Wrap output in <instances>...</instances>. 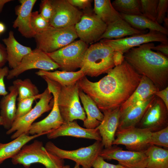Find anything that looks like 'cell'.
Wrapping results in <instances>:
<instances>
[{"label":"cell","instance_id":"obj_1","mask_svg":"<svg viewBox=\"0 0 168 168\" xmlns=\"http://www.w3.org/2000/svg\"><path fill=\"white\" fill-rule=\"evenodd\" d=\"M97 82L85 76L77 82L79 89L89 96L102 111L120 107L130 97L142 76L125 60Z\"/></svg>","mask_w":168,"mask_h":168},{"label":"cell","instance_id":"obj_2","mask_svg":"<svg viewBox=\"0 0 168 168\" xmlns=\"http://www.w3.org/2000/svg\"><path fill=\"white\" fill-rule=\"evenodd\" d=\"M152 42L132 48L124 54V60L140 75L150 79L162 90L168 85V58L152 49Z\"/></svg>","mask_w":168,"mask_h":168},{"label":"cell","instance_id":"obj_3","mask_svg":"<svg viewBox=\"0 0 168 168\" xmlns=\"http://www.w3.org/2000/svg\"><path fill=\"white\" fill-rule=\"evenodd\" d=\"M114 52L111 47L100 41L91 44L85 53L80 70L91 77L107 73L115 67Z\"/></svg>","mask_w":168,"mask_h":168},{"label":"cell","instance_id":"obj_4","mask_svg":"<svg viewBox=\"0 0 168 168\" xmlns=\"http://www.w3.org/2000/svg\"><path fill=\"white\" fill-rule=\"evenodd\" d=\"M11 159L13 165H21L26 168H29L35 163L41 164L45 168H56L64 165V159L48 152L43 146L42 142L36 140L24 145Z\"/></svg>","mask_w":168,"mask_h":168},{"label":"cell","instance_id":"obj_5","mask_svg":"<svg viewBox=\"0 0 168 168\" xmlns=\"http://www.w3.org/2000/svg\"><path fill=\"white\" fill-rule=\"evenodd\" d=\"M77 82L68 86H62L57 83L58 103L64 122L80 119L84 122L86 118L84 108L80 101Z\"/></svg>","mask_w":168,"mask_h":168},{"label":"cell","instance_id":"obj_6","mask_svg":"<svg viewBox=\"0 0 168 168\" xmlns=\"http://www.w3.org/2000/svg\"><path fill=\"white\" fill-rule=\"evenodd\" d=\"M53 104V96L47 87L34 107L26 115L15 119L6 134H12L11 136L12 140L23 134H29V128L34 121L44 113L51 110Z\"/></svg>","mask_w":168,"mask_h":168},{"label":"cell","instance_id":"obj_7","mask_svg":"<svg viewBox=\"0 0 168 168\" xmlns=\"http://www.w3.org/2000/svg\"><path fill=\"white\" fill-rule=\"evenodd\" d=\"M74 26L57 28L51 27L36 34L34 38L36 48L48 54L69 44L77 38Z\"/></svg>","mask_w":168,"mask_h":168},{"label":"cell","instance_id":"obj_8","mask_svg":"<svg viewBox=\"0 0 168 168\" xmlns=\"http://www.w3.org/2000/svg\"><path fill=\"white\" fill-rule=\"evenodd\" d=\"M44 147L47 151L60 158L72 160L82 168L92 167L96 158L99 156L104 146L101 141H96L92 144L73 150L61 149L51 141L47 142Z\"/></svg>","mask_w":168,"mask_h":168},{"label":"cell","instance_id":"obj_9","mask_svg":"<svg viewBox=\"0 0 168 168\" xmlns=\"http://www.w3.org/2000/svg\"><path fill=\"white\" fill-rule=\"evenodd\" d=\"M87 44L80 40L74 41L53 52L47 54L63 71H74L80 68Z\"/></svg>","mask_w":168,"mask_h":168},{"label":"cell","instance_id":"obj_10","mask_svg":"<svg viewBox=\"0 0 168 168\" xmlns=\"http://www.w3.org/2000/svg\"><path fill=\"white\" fill-rule=\"evenodd\" d=\"M151 132L137 127L117 130L113 145H122L128 150L144 152L150 145L149 141Z\"/></svg>","mask_w":168,"mask_h":168},{"label":"cell","instance_id":"obj_11","mask_svg":"<svg viewBox=\"0 0 168 168\" xmlns=\"http://www.w3.org/2000/svg\"><path fill=\"white\" fill-rule=\"evenodd\" d=\"M58 68H60L59 66L47 53L36 48L26 55L17 67L9 71L7 78L12 79L25 72L32 69L50 71Z\"/></svg>","mask_w":168,"mask_h":168},{"label":"cell","instance_id":"obj_12","mask_svg":"<svg viewBox=\"0 0 168 168\" xmlns=\"http://www.w3.org/2000/svg\"><path fill=\"white\" fill-rule=\"evenodd\" d=\"M47 88L52 94L54 104L49 114L42 120L34 123L30 126L29 134H47L59 128L64 121L61 115L58 103L57 84L49 80L46 82Z\"/></svg>","mask_w":168,"mask_h":168},{"label":"cell","instance_id":"obj_13","mask_svg":"<svg viewBox=\"0 0 168 168\" xmlns=\"http://www.w3.org/2000/svg\"><path fill=\"white\" fill-rule=\"evenodd\" d=\"M100 42L109 45L114 51L124 54L132 48L145 43L158 42L168 44V38L167 35L160 32L149 30L148 32L120 39H102Z\"/></svg>","mask_w":168,"mask_h":168},{"label":"cell","instance_id":"obj_14","mask_svg":"<svg viewBox=\"0 0 168 168\" xmlns=\"http://www.w3.org/2000/svg\"><path fill=\"white\" fill-rule=\"evenodd\" d=\"M168 126V109L156 97L136 127L155 132Z\"/></svg>","mask_w":168,"mask_h":168},{"label":"cell","instance_id":"obj_15","mask_svg":"<svg viewBox=\"0 0 168 168\" xmlns=\"http://www.w3.org/2000/svg\"><path fill=\"white\" fill-rule=\"evenodd\" d=\"M53 12L49 21L50 26L60 28L74 26L80 20L82 12L67 0H51Z\"/></svg>","mask_w":168,"mask_h":168},{"label":"cell","instance_id":"obj_16","mask_svg":"<svg viewBox=\"0 0 168 168\" xmlns=\"http://www.w3.org/2000/svg\"><path fill=\"white\" fill-rule=\"evenodd\" d=\"M99 156L104 160H116L127 168H146L147 162L144 152L124 150L116 145L103 149Z\"/></svg>","mask_w":168,"mask_h":168},{"label":"cell","instance_id":"obj_17","mask_svg":"<svg viewBox=\"0 0 168 168\" xmlns=\"http://www.w3.org/2000/svg\"><path fill=\"white\" fill-rule=\"evenodd\" d=\"M107 27V25L95 14H83L74 26L78 37L87 44L99 40Z\"/></svg>","mask_w":168,"mask_h":168},{"label":"cell","instance_id":"obj_18","mask_svg":"<svg viewBox=\"0 0 168 168\" xmlns=\"http://www.w3.org/2000/svg\"><path fill=\"white\" fill-rule=\"evenodd\" d=\"M103 119L96 127L101 138V142L105 148L111 147L115 138L121 112L120 107L102 111Z\"/></svg>","mask_w":168,"mask_h":168},{"label":"cell","instance_id":"obj_19","mask_svg":"<svg viewBox=\"0 0 168 168\" xmlns=\"http://www.w3.org/2000/svg\"><path fill=\"white\" fill-rule=\"evenodd\" d=\"M71 136L101 141L97 128L88 129L82 127L75 121L64 122L58 128L47 134L49 139L61 136Z\"/></svg>","mask_w":168,"mask_h":168},{"label":"cell","instance_id":"obj_20","mask_svg":"<svg viewBox=\"0 0 168 168\" xmlns=\"http://www.w3.org/2000/svg\"><path fill=\"white\" fill-rule=\"evenodd\" d=\"M36 0H20L21 4L16 9L17 17L14 21L13 27L17 28L22 35L26 38L34 37L36 34L32 30L30 20L32 8Z\"/></svg>","mask_w":168,"mask_h":168},{"label":"cell","instance_id":"obj_21","mask_svg":"<svg viewBox=\"0 0 168 168\" xmlns=\"http://www.w3.org/2000/svg\"><path fill=\"white\" fill-rule=\"evenodd\" d=\"M155 97L154 95L148 100L138 102L121 112L117 130L136 127Z\"/></svg>","mask_w":168,"mask_h":168},{"label":"cell","instance_id":"obj_22","mask_svg":"<svg viewBox=\"0 0 168 168\" xmlns=\"http://www.w3.org/2000/svg\"><path fill=\"white\" fill-rule=\"evenodd\" d=\"M2 40L6 46L7 62L11 69L17 67L23 58L32 50L30 47L20 43L15 39L12 31H10L8 37Z\"/></svg>","mask_w":168,"mask_h":168},{"label":"cell","instance_id":"obj_23","mask_svg":"<svg viewBox=\"0 0 168 168\" xmlns=\"http://www.w3.org/2000/svg\"><path fill=\"white\" fill-rule=\"evenodd\" d=\"M8 90L9 93L3 96L0 101V115L3 120L2 126L7 130L11 128L16 119V102L18 94L17 88L13 85L9 87Z\"/></svg>","mask_w":168,"mask_h":168},{"label":"cell","instance_id":"obj_24","mask_svg":"<svg viewBox=\"0 0 168 168\" xmlns=\"http://www.w3.org/2000/svg\"><path fill=\"white\" fill-rule=\"evenodd\" d=\"M159 91L150 79L142 76L141 81L134 91L120 107V112L138 102L148 100Z\"/></svg>","mask_w":168,"mask_h":168},{"label":"cell","instance_id":"obj_25","mask_svg":"<svg viewBox=\"0 0 168 168\" xmlns=\"http://www.w3.org/2000/svg\"><path fill=\"white\" fill-rule=\"evenodd\" d=\"M79 94L86 115L83 126L88 129L95 128L102 121L104 115L91 98L80 89Z\"/></svg>","mask_w":168,"mask_h":168},{"label":"cell","instance_id":"obj_26","mask_svg":"<svg viewBox=\"0 0 168 168\" xmlns=\"http://www.w3.org/2000/svg\"><path fill=\"white\" fill-rule=\"evenodd\" d=\"M132 27L122 18L107 25L105 32L100 37L102 39H118L124 37L147 33Z\"/></svg>","mask_w":168,"mask_h":168},{"label":"cell","instance_id":"obj_27","mask_svg":"<svg viewBox=\"0 0 168 168\" xmlns=\"http://www.w3.org/2000/svg\"><path fill=\"white\" fill-rule=\"evenodd\" d=\"M43 135L41 134L29 135L23 134L7 143H0V165L5 161L12 158L16 155L22 147L33 139Z\"/></svg>","mask_w":168,"mask_h":168},{"label":"cell","instance_id":"obj_28","mask_svg":"<svg viewBox=\"0 0 168 168\" xmlns=\"http://www.w3.org/2000/svg\"><path fill=\"white\" fill-rule=\"evenodd\" d=\"M36 74L41 77H45L59 84L62 86H68L76 84L82 77L86 76L81 70L68 72L56 71L54 72L39 70Z\"/></svg>","mask_w":168,"mask_h":168},{"label":"cell","instance_id":"obj_29","mask_svg":"<svg viewBox=\"0 0 168 168\" xmlns=\"http://www.w3.org/2000/svg\"><path fill=\"white\" fill-rule=\"evenodd\" d=\"M120 14L122 19L135 29L141 30L149 29L160 32L166 35H168V29L142 15Z\"/></svg>","mask_w":168,"mask_h":168},{"label":"cell","instance_id":"obj_30","mask_svg":"<svg viewBox=\"0 0 168 168\" xmlns=\"http://www.w3.org/2000/svg\"><path fill=\"white\" fill-rule=\"evenodd\" d=\"M94 11L107 25L122 18L120 13L112 5L110 0H95Z\"/></svg>","mask_w":168,"mask_h":168},{"label":"cell","instance_id":"obj_31","mask_svg":"<svg viewBox=\"0 0 168 168\" xmlns=\"http://www.w3.org/2000/svg\"><path fill=\"white\" fill-rule=\"evenodd\" d=\"M147 157L146 168H168V149L150 145L144 151Z\"/></svg>","mask_w":168,"mask_h":168},{"label":"cell","instance_id":"obj_32","mask_svg":"<svg viewBox=\"0 0 168 168\" xmlns=\"http://www.w3.org/2000/svg\"><path fill=\"white\" fill-rule=\"evenodd\" d=\"M13 84L17 90L18 101L39 94L38 88L29 78L16 79L13 81Z\"/></svg>","mask_w":168,"mask_h":168},{"label":"cell","instance_id":"obj_33","mask_svg":"<svg viewBox=\"0 0 168 168\" xmlns=\"http://www.w3.org/2000/svg\"><path fill=\"white\" fill-rule=\"evenodd\" d=\"M112 4L114 9L120 13L142 15L140 0H115Z\"/></svg>","mask_w":168,"mask_h":168},{"label":"cell","instance_id":"obj_34","mask_svg":"<svg viewBox=\"0 0 168 168\" xmlns=\"http://www.w3.org/2000/svg\"><path fill=\"white\" fill-rule=\"evenodd\" d=\"M30 25L36 34L41 33L52 27L49 22L37 11L31 13Z\"/></svg>","mask_w":168,"mask_h":168},{"label":"cell","instance_id":"obj_35","mask_svg":"<svg viewBox=\"0 0 168 168\" xmlns=\"http://www.w3.org/2000/svg\"><path fill=\"white\" fill-rule=\"evenodd\" d=\"M159 0H140L142 15L156 21Z\"/></svg>","mask_w":168,"mask_h":168},{"label":"cell","instance_id":"obj_36","mask_svg":"<svg viewBox=\"0 0 168 168\" xmlns=\"http://www.w3.org/2000/svg\"><path fill=\"white\" fill-rule=\"evenodd\" d=\"M42 95V93L18 101L15 119L22 117L28 113L32 109V105L34 101L39 99Z\"/></svg>","mask_w":168,"mask_h":168},{"label":"cell","instance_id":"obj_37","mask_svg":"<svg viewBox=\"0 0 168 168\" xmlns=\"http://www.w3.org/2000/svg\"><path fill=\"white\" fill-rule=\"evenodd\" d=\"M149 144L168 147V126L158 131L152 132Z\"/></svg>","mask_w":168,"mask_h":168},{"label":"cell","instance_id":"obj_38","mask_svg":"<svg viewBox=\"0 0 168 168\" xmlns=\"http://www.w3.org/2000/svg\"><path fill=\"white\" fill-rule=\"evenodd\" d=\"M40 12L41 15L49 22L53 12L51 0L41 1L40 5Z\"/></svg>","mask_w":168,"mask_h":168},{"label":"cell","instance_id":"obj_39","mask_svg":"<svg viewBox=\"0 0 168 168\" xmlns=\"http://www.w3.org/2000/svg\"><path fill=\"white\" fill-rule=\"evenodd\" d=\"M168 7V0H159L156 22L161 25L166 17Z\"/></svg>","mask_w":168,"mask_h":168},{"label":"cell","instance_id":"obj_40","mask_svg":"<svg viewBox=\"0 0 168 168\" xmlns=\"http://www.w3.org/2000/svg\"><path fill=\"white\" fill-rule=\"evenodd\" d=\"M92 167L93 168H127L119 164L114 165L107 163L100 156L95 160Z\"/></svg>","mask_w":168,"mask_h":168},{"label":"cell","instance_id":"obj_41","mask_svg":"<svg viewBox=\"0 0 168 168\" xmlns=\"http://www.w3.org/2000/svg\"><path fill=\"white\" fill-rule=\"evenodd\" d=\"M9 71L7 66L0 68V97L1 96H5L8 94L6 89L4 79L5 77L7 76Z\"/></svg>","mask_w":168,"mask_h":168},{"label":"cell","instance_id":"obj_42","mask_svg":"<svg viewBox=\"0 0 168 168\" xmlns=\"http://www.w3.org/2000/svg\"><path fill=\"white\" fill-rule=\"evenodd\" d=\"M72 5L80 8L85 9L89 7L91 1L90 0H67Z\"/></svg>","mask_w":168,"mask_h":168},{"label":"cell","instance_id":"obj_43","mask_svg":"<svg viewBox=\"0 0 168 168\" xmlns=\"http://www.w3.org/2000/svg\"><path fill=\"white\" fill-rule=\"evenodd\" d=\"M154 95L163 101L168 109V86L162 90L156 91Z\"/></svg>","mask_w":168,"mask_h":168},{"label":"cell","instance_id":"obj_44","mask_svg":"<svg viewBox=\"0 0 168 168\" xmlns=\"http://www.w3.org/2000/svg\"><path fill=\"white\" fill-rule=\"evenodd\" d=\"M7 62L6 47L0 43V68H2Z\"/></svg>","mask_w":168,"mask_h":168},{"label":"cell","instance_id":"obj_45","mask_svg":"<svg viewBox=\"0 0 168 168\" xmlns=\"http://www.w3.org/2000/svg\"><path fill=\"white\" fill-rule=\"evenodd\" d=\"M152 49L159 52L167 57L168 56V44L161 43L157 46H154Z\"/></svg>","mask_w":168,"mask_h":168},{"label":"cell","instance_id":"obj_46","mask_svg":"<svg viewBox=\"0 0 168 168\" xmlns=\"http://www.w3.org/2000/svg\"><path fill=\"white\" fill-rule=\"evenodd\" d=\"M124 60V54L119 51H114L113 60L115 66L121 64Z\"/></svg>","mask_w":168,"mask_h":168},{"label":"cell","instance_id":"obj_47","mask_svg":"<svg viewBox=\"0 0 168 168\" xmlns=\"http://www.w3.org/2000/svg\"><path fill=\"white\" fill-rule=\"evenodd\" d=\"M12 1L11 0H0V13L2 12L5 4Z\"/></svg>","mask_w":168,"mask_h":168},{"label":"cell","instance_id":"obj_48","mask_svg":"<svg viewBox=\"0 0 168 168\" xmlns=\"http://www.w3.org/2000/svg\"><path fill=\"white\" fill-rule=\"evenodd\" d=\"M5 29L6 27L4 24L2 22H0V34L4 32Z\"/></svg>","mask_w":168,"mask_h":168},{"label":"cell","instance_id":"obj_49","mask_svg":"<svg viewBox=\"0 0 168 168\" xmlns=\"http://www.w3.org/2000/svg\"><path fill=\"white\" fill-rule=\"evenodd\" d=\"M164 22V27L168 29V17H166H166L164 18L163 22Z\"/></svg>","mask_w":168,"mask_h":168},{"label":"cell","instance_id":"obj_50","mask_svg":"<svg viewBox=\"0 0 168 168\" xmlns=\"http://www.w3.org/2000/svg\"><path fill=\"white\" fill-rule=\"evenodd\" d=\"M56 168H70V167L69 165H66L61 166H58Z\"/></svg>","mask_w":168,"mask_h":168},{"label":"cell","instance_id":"obj_51","mask_svg":"<svg viewBox=\"0 0 168 168\" xmlns=\"http://www.w3.org/2000/svg\"><path fill=\"white\" fill-rule=\"evenodd\" d=\"M3 122L2 119V117L0 115V125H3Z\"/></svg>","mask_w":168,"mask_h":168},{"label":"cell","instance_id":"obj_52","mask_svg":"<svg viewBox=\"0 0 168 168\" xmlns=\"http://www.w3.org/2000/svg\"><path fill=\"white\" fill-rule=\"evenodd\" d=\"M73 168H80V166L76 163Z\"/></svg>","mask_w":168,"mask_h":168},{"label":"cell","instance_id":"obj_53","mask_svg":"<svg viewBox=\"0 0 168 168\" xmlns=\"http://www.w3.org/2000/svg\"><path fill=\"white\" fill-rule=\"evenodd\" d=\"M88 168H92L91 167Z\"/></svg>","mask_w":168,"mask_h":168},{"label":"cell","instance_id":"obj_54","mask_svg":"<svg viewBox=\"0 0 168 168\" xmlns=\"http://www.w3.org/2000/svg\"><path fill=\"white\" fill-rule=\"evenodd\" d=\"M1 143L0 142V143Z\"/></svg>","mask_w":168,"mask_h":168}]
</instances>
